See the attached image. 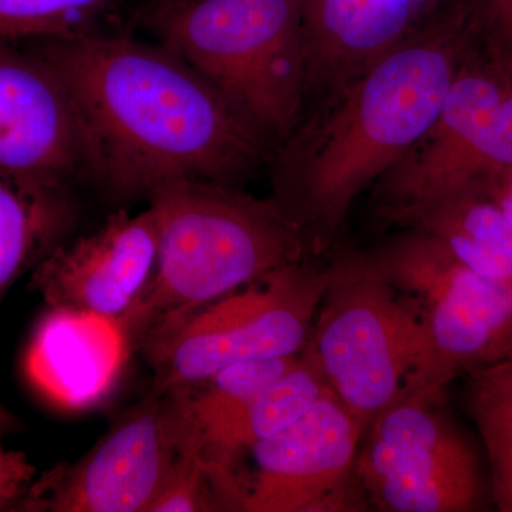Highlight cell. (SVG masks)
Wrapping results in <instances>:
<instances>
[{
  "label": "cell",
  "mask_w": 512,
  "mask_h": 512,
  "mask_svg": "<svg viewBox=\"0 0 512 512\" xmlns=\"http://www.w3.org/2000/svg\"><path fill=\"white\" fill-rule=\"evenodd\" d=\"M72 101L90 180L114 197L183 180L238 185L274 148L173 50L128 35L28 42Z\"/></svg>",
  "instance_id": "cell-1"
},
{
  "label": "cell",
  "mask_w": 512,
  "mask_h": 512,
  "mask_svg": "<svg viewBox=\"0 0 512 512\" xmlns=\"http://www.w3.org/2000/svg\"><path fill=\"white\" fill-rule=\"evenodd\" d=\"M473 32L466 10H439L276 150L275 200L313 252L330 247L357 198L433 126Z\"/></svg>",
  "instance_id": "cell-2"
},
{
  "label": "cell",
  "mask_w": 512,
  "mask_h": 512,
  "mask_svg": "<svg viewBox=\"0 0 512 512\" xmlns=\"http://www.w3.org/2000/svg\"><path fill=\"white\" fill-rule=\"evenodd\" d=\"M156 215V268L120 320L134 349L269 272L305 259L302 228L276 200L238 185L183 180L147 195Z\"/></svg>",
  "instance_id": "cell-3"
},
{
  "label": "cell",
  "mask_w": 512,
  "mask_h": 512,
  "mask_svg": "<svg viewBox=\"0 0 512 512\" xmlns=\"http://www.w3.org/2000/svg\"><path fill=\"white\" fill-rule=\"evenodd\" d=\"M303 12L305 0H185L151 6L148 23L276 151L308 103Z\"/></svg>",
  "instance_id": "cell-4"
},
{
  "label": "cell",
  "mask_w": 512,
  "mask_h": 512,
  "mask_svg": "<svg viewBox=\"0 0 512 512\" xmlns=\"http://www.w3.org/2000/svg\"><path fill=\"white\" fill-rule=\"evenodd\" d=\"M326 271L305 349L329 392L366 430L407 394L443 383L419 306L373 268L365 251L340 249Z\"/></svg>",
  "instance_id": "cell-5"
},
{
  "label": "cell",
  "mask_w": 512,
  "mask_h": 512,
  "mask_svg": "<svg viewBox=\"0 0 512 512\" xmlns=\"http://www.w3.org/2000/svg\"><path fill=\"white\" fill-rule=\"evenodd\" d=\"M328 271L302 259L228 293L141 350L153 392L187 389L234 363L301 353L308 345Z\"/></svg>",
  "instance_id": "cell-6"
},
{
  "label": "cell",
  "mask_w": 512,
  "mask_h": 512,
  "mask_svg": "<svg viewBox=\"0 0 512 512\" xmlns=\"http://www.w3.org/2000/svg\"><path fill=\"white\" fill-rule=\"evenodd\" d=\"M446 387L426 384L366 427L355 474L369 507L383 512L484 507L487 485L480 461L448 413Z\"/></svg>",
  "instance_id": "cell-7"
},
{
  "label": "cell",
  "mask_w": 512,
  "mask_h": 512,
  "mask_svg": "<svg viewBox=\"0 0 512 512\" xmlns=\"http://www.w3.org/2000/svg\"><path fill=\"white\" fill-rule=\"evenodd\" d=\"M365 255L419 306L440 383L512 355L511 286L476 274L437 239L414 229H399Z\"/></svg>",
  "instance_id": "cell-8"
},
{
  "label": "cell",
  "mask_w": 512,
  "mask_h": 512,
  "mask_svg": "<svg viewBox=\"0 0 512 512\" xmlns=\"http://www.w3.org/2000/svg\"><path fill=\"white\" fill-rule=\"evenodd\" d=\"M190 431L180 394L151 392L89 453L36 477L19 511L148 512Z\"/></svg>",
  "instance_id": "cell-9"
},
{
  "label": "cell",
  "mask_w": 512,
  "mask_h": 512,
  "mask_svg": "<svg viewBox=\"0 0 512 512\" xmlns=\"http://www.w3.org/2000/svg\"><path fill=\"white\" fill-rule=\"evenodd\" d=\"M365 426L326 393L305 416L244 454L251 473H232L234 511L367 510L355 463Z\"/></svg>",
  "instance_id": "cell-10"
},
{
  "label": "cell",
  "mask_w": 512,
  "mask_h": 512,
  "mask_svg": "<svg viewBox=\"0 0 512 512\" xmlns=\"http://www.w3.org/2000/svg\"><path fill=\"white\" fill-rule=\"evenodd\" d=\"M511 83L512 56L468 53L433 126L373 187L380 221L476 184L478 154Z\"/></svg>",
  "instance_id": "cell-11"
},
{
  "label": "cell",
  "mask_w": 512,
  "mask_h": 512,
  "mask_svg": "<svg viewBox=\"0 0 512 512\" xmlns=\"http://www.w3.org/2000/svg\"><path fill=\"white\" fill-rule=\"evenodd\" d=\"M158 231L150 207L117 211L93 234L62 242L32 269L30 288L49 308L121 320L156 268Z\"/></svg>",
  "instance_id": "cell-12"
},
{
  "label": "cell",
  "mask_w": 512,
  "mask_h": 512,
  "mask_svg": "<svg viewBox=\"0 0 512 512\" xmlns=\"http://www.w3.org/2000/svg\"><path fill=\"white\" fill-rule=\"evenodd\" d=\"M0 171L89 178L79 120L59 77L28 46L0 39Z\"/></svg>",
  "instance_id": "cell-13"
},
{
  "label": "cell",
  "mask_w": 512,
  "mask_h": 512,
  "mask_svg": "<svg viewBox=\"0 0 512 512\" xmlns=\"http://www.w3.org/2000/svg\"><path fill=\"white\" fill-rule=\"evenodd\" d=\"M440 0H305L308 99L323 101L417 32Z\"/></svg>",
  "instance_id": "cell-14"
},
{
  "label": "cell",
  "mask_w": 512,
  "mask_h": 512,
  "mask_svg": "<svg viewBox=\"0 0 512 512\" xmlns=\"http://www.w3.org/2000/svg\"><path fill=\"white\" fill-rule=\"evenodd\" d=\"M133 350L120 320L49 308L33 330L26 375L55 406L92 409L114 392Z\"/></svg>",
  "instance_id": "cell-15"
},
{
  "label": "cell",
  "mask_w": 512,
  "mask_h": 512,
  "mask_svg": "<svg viewBox=\"0 0 512 512\" xmlns=\"http://www.w3.org/2000/svg\"><path fill=\"white\" fill-rule=\"evenodd\" d=\"M384 224L424 232L471 271L512 288V225L483 184L400 212Z\"/></svg>",
  "instance_id": "cell-16"
},
{
  "label": "cell",
  "mask_w": 512,
  "mask_h": 512,
  "mask_svg": "<svg viewBox=\"0 0 512 512\" xmlns=\"http://www.w3.org/2000/svg\"><path fill=\"white\" fill-rule=\"evenodd\" d=\"M76 220L67 181L0 171V299L64 242Z\"/></svg>",
  "instance_id": "cell-17"
},
{
  "label": "cell",
  "mask_w": 512,
  "mask_h": 512,
  "mask_svg": "<svg viewBox=\"0 0 512 512\" xmlns=\"http://www.w3.org/2000/svg\"><path fill=\"white\" fill-rule=\"evenodd\" d=\"M329 393L325 379L308 350L291 369L268 387L237 419L202 441L205 457L232 468L245 451L288 429Z\"/></svg>",
  "instance_id": "cell-18"
},
{
  "label": "cell",
  "mask_w": 512,
  "mask_h": 512,
  "mask_svg": "<svg viewBox=\"0 0 512 512\" xmlns=\"http://www.w3.org/2000/svg\"><path fill=\"white\" fill-rule=\"evenodd\" d=\"M299 355L301 353L234 363L218 370L204 382L174 390L180 394L185 414L200 444L244 413L271 384L291 369Z\"/></svg>",
  "instance_id": "cell-19"
},
{
  "label": "cell",
  "mask_w": 512,
  "mask_h": 512,
  "mask_svg": "<svg viewBox=\"0 0 512 512\" xmlns=\"http://www.w3.org/2000/svg\"><path fill=\"white\" fill-rule=\"evenodd\" d=\"M116 0H0V39L13 42L89 35Z\"/></svg>",
  "instance_id": "cell-20"
},
{
  "label": "cell",
  "mask_w": 512,
  "mask_h": 512,
  "mask_svg": "<svg viewBox=\"0 0 512 512\" xmlns=\"http://www.w3.org/2000/svg\"><path fill=\"white\" fill-rule=\"evenodd\" d=\"M468 410L490 463V493L498 510L512 512V394L468 376Z\"/></svg>",
  "instance_id": "cell-21"
},
{
  "label": "cell",
  "mask_w": 512,
  "mask_h": 512,
  "mask_svg": "<svg viewBox=\"0 0 512 512\" xmlns=\"http://www.w3.org/2000/svg\"><path fill=\"white\" fill-rule=\"evenodd\" d=\"M224 511L214 464L190 433L148 512Z\"/></svg>",
  "instance_id": "cell-22"
},
{
  "label": "cell",
  "mask_w": 512,
  "mask_h": 512,
  "mask_svg": "<svg viewBox=\"0 0 512 512\" xmlns=\"http://www.w3.org/2000/svg\"><path fill=\"white\" fill-rule=\"evenodd\" d=\"M467 15L474 32L483 33L488 50L512 56V0H473Z\"/></svg>",
  "instance_id": "cell-23"
},
{
  "label": "cell",
  "mask_w": 512,
  "mask_h": 512,
  "mask_svg": "<svg viewBox=\"0 0 512 512\" xmlns=\"http://www.w3.org/2000/svg\"><path fill=\"white\" fill-rule=\"evenodd\" d=\"M35 478L25 454L8 450L0 440V511H19Z\"/></svg>",
  "instance_id": "cell-24"
},
{
  "label": "cell",
  "mask_w": 512,
  "mask_h": 512,
  "mask_svg": "<svg viewBox=\"0 0 512 512\" xmlns=\"http://www.w3.org/2000/svg\"><path fill=\"white\" fill-rule=\"evenodd\" d=\"M481 184L512 225V167L491 175Z\"/></svg>",
  "instance_id": "cell-25"
},
{
  "label": "cell",
  "mask_w": 512,
  "mask_h": 512,
  "mask_svg": "<svg viewBox=\"0 0 512 512\" xmlns=\"http://www.w3.org/2000/svg\"><path fill=\"white\" fill-rule=\"evenodd\" d=\"M488 386L512 394V355L497 365L485 367L468 375Z\"/></svg>",
  "instance_id": "cell-26"
},
{
  "label": "cell",
  "mask_w": 512,
  "mask_h": 512,
  "mask_svg": "<svg viewBox=\"0 0 512 512\" xmlns=\"http://www.w3.org/2000/svg\"><path fill=\"white\" fill-rule=\"evenodd\" d=\"M18 426V419L0 404V431L15 430Z\"/></svg>",
  "instance_id": "cell-27"
},
{
  "label": "cell",
  "mask_w": 512,
  "mask_h": 512,
  "mask_svg": "<svg viewBox=\"0 0 512 512\" xmlns=\"http://www.w3.org/2000/svg\"><path fill=\"white\" fill-rule=\"evenodd\" d=\"M181 2H185V0H154L153 6H168Z\"/></svg>",
  "instance_id": "cell-28"
}]
</instances>
